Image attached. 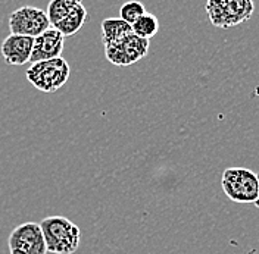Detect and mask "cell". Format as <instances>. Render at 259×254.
<instances>
[{"label":"cell","instance_id":"cell-1","mask_svg":"<svg viewBox=\"0 0 259 254\" xmlns=\"http://www.w3.org/2000/svg\"><path fill=\"white\" fill-rule=\"evenodd\" d=\"M49 253L74 254L81 241L80 228L68 218L50 216L40 222Z\"/></svg>","mask_w":259,"mask_h":254},{"label":"cell","instance_id":"cell-11","mask_svg":"<svg viewBox=\"0 0 259 254\" xmlns=\"http://www.w3.org/2000/svg\"><path fill=\"white\" fill-rule=\"evenodd\" d=\"M87 18H89V14H87L85 8L81 3L75 11H72L69 15L65 16L64 19L61 22H58L53 28L58 30L64 37L74 35V34H77V32L80 31L81 28H82V25L87 22Z\"/></svg>","mask_w":259,"mask_h":254},{"label":"cell","instance_id":"cell-2","mask_svg":"<svg viewBox=\"0 0 259 254\" xmlns=\"http://www.w3.org/2000/svg\"><path fill=\"white\" fill-rule=\"evenodd\" d=\"M71 75V66L62 56L31 64L27 69V80L43 93H55L62 88Z\"/></svg>","mask_w":259,"mask_h":254},{"label":"cell","instance_id":"cell-13","mask_svg":"<svg viewBox=\"0 0 259 254\" xmlns=\"http://www.w3.org/2000/svg\"><path fill=\"white\" fill-rule=\"evenodd\" d=\"M131 28L136 35L146 38V40H150L159 31V21L153 14L146 12L145 15H142L136 22L131 24Z\"/></svg>","mask_w":259,"mask_h":254},{"label":"cell","instance_id":"cell-15","mask_svg":"<svg viewBox=\"0 0 259 254\" xmlns=\"http://www.w3.org/2000/svg\"><path fill=\"white\" fill-rule=\"evenodd\" d=\"M256 175H258V198H256V201H255L253 205H255V206L259 209V174H256Z\"/></svg>","mask_w":259,"mask_h":254},{"label":"cell","instance_id":"cell-8","mask_svg":"<svg viewBox=\"0 0 259 254\" xmlns=\"http://www.w3.org/2000/svg\"><path fill=\"white\" fill-rule=\"evenodd\" d=\"M32 46H34L32 37L9 34L0 46V53L3 61L9 66H22L24 64L30 62Z\"/></svg>","mask_w":259,"mask_h":254},{"label":"cell","instance_id":"cell-12","mask_svg":"<svg viewBox=\"0 0 259 254\" xmlns=\"http://www.w3.org/2000/svg\"><path fill=\"white\" fill-rule=\"evenodd\" d=\"M81 5V0H52L48 6V16L50 25L55 27L65 16L75 11Z\"/></svg>","mask_w":259,"mask_h":254},{"label":"cell","instance_id":"cell-10","mask_svg":"<svg viewBox=\"0 0 259 254\" xmlns=\"http://www.w3.org/2000/svg\"><path fill=\"white\" fill-rule=\"evenodd\" d=\"M100 28L103 44L115 43L133 32L131 25L121 18H105L100 24Z\"/></svg>","mask_w":259,"mask_h":254},{"label":"cell","instance_id":"cell-9","mask_svg":"<svg viewBox=\"0 0 259 254\" xmlns=\"http://www.w3.org/2000/svg\"><path fill=\"white\" fill-rule=\"evenodd\" d=\"M65 46V37L55 30L53 27H50L49 30L41 32L40 35H37L34 38V46H32V53L30 62H41V61H49V59H55L59 58L64 52Z\"/></svg>","mask_w":259,"mask_h":254},{"label":"cell","instance_id":"cell-3","mask_svg":"<svg viewBox=\"0 0 259 254\" xmlns=\"http://www.w3.org/2000/svg\"><path fill=\"white\" fill-rule=\"evenodd\" d=\"M255 11L253 0H206L205 12L217 28H231L246 22Z\"/></svg>","mask_w":259,"mask_h":254},{"label":"cell","instance_id":"cell-4","mask_svg":"<svg viewBox=\"0 0 259 254\" xmlns=\"http://www.w3.org/2000/svg\"><path fill=\"white\" fill-rule=\"evenodd\" d=\"M221 185L231 201L247 205L258 198V175L246 168H227Z\"/></svg>","mask_w":259,"mask_h":254},{"label":"cell","instance_id":"cell-7","mask_svg":"<svg viewBox=\"0 0 259 254\" xmlns=\"http://www.w3.org/2000/svg\"><path fill=\"white\" fill-rule=\"evenodd\" d=\"M11 254H48L40 223L27 222L16 226L9 235Z\"/></svg>","mask_w":259,"mask_h":254},{"label":"cell","instance_id":"cell-5","mask_svg":"<svg viewBox=\"0 0 259 254\" xmlns=\"http://www.w3.org/2000/svg\"><path fill=\"white\" fill-rule=\"evenodd\" d=\"M149 47V40L131 32L115 43L105 44V56L115 66H130L146 58Z\"/></svg>","mask_w":259,"mask_h":254},{"label":"cell","instance_id":"cell-6","mask_svg":"<svg viewBox=\"0 0 259 254\" xmlns=\"http://www.w3.org/2000/svg\"><path fill=\"white\" fill-rule=\"evenodd\" d=\"M50 28L48 12L35 6H22L9 16L11 34H19L35 38Z\"/></svg>","mask_w":259,"mask_h":254},{"label":"cell","instance_id":"cell-14","mask_svg":"<svg viewBox=\"0 0 259 254\" xmlns=\"http://www.w3.org/2000/svg\"><path fill=\"white\" fill-rule=\"evenodd\" d=\"M146 14V8L145 5L139 0H130V2H125L121 9H119V18L124 19L125 22H128L130 25L133 22H136L139 18Z\"/></svg>","mask_w":259,"mask_h":254}]
</instances>
